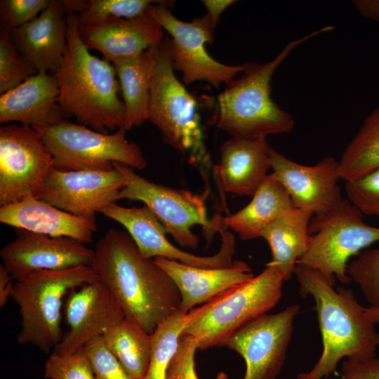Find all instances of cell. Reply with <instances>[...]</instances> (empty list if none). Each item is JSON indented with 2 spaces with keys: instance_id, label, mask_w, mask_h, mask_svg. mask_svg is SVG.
<instances>
[{
  "instance_id": "7a4b0ae2",
  "label": "cell",
  "mask_w": 379,
  "mask_h": 379,
  "mask_svg": "<svg viewBox=\"0 0 379 379\" xmlns=\"http://www.w3.org/2000/svg\"><path fill=\"white\" fill-rule=\"evenodd\" d=\"M294 275L301 296L311 295L314 300L323 345L314 367L298 373L296 379H325L343 359L362 361L376 357L379 333L351 289H335L317 270L302 265H296Z\"/></svg>"
},
{
  "instance_id": "3957f363",
  "label": "cell",
  "mask_w": 379,
  "mask_h": 379,
  "mask_svg": "<svg viewBox=\"0 0 379 379\" xmlns=\"http://www.w3.org/2000/svg\"><path fill=\"white\" fill-rule=\"evenodd\" d=\"M67 46L53 72L59 88V104L67 117L79 124L109 133L122 128L126 109L112 62L92 55L79 32V14L66 15Z\"/></svg>"
},
{
  "instance_id": "484cf974",
  "label": "cell",
  "mask_w": 379,
  "mask_h": 379,
  "mask_svg": "<svg viewBox=\"0 0 379 379\" xmlns=\"http://www.w3.org/2000/svg\"><path fill=\"white\" fill-rule=\"evenodd\" d=\"M314 214L293 208L268 225L262 237L269 244L272 260L267 266L275 268L284 281L294 274L296 263L306 253L310 243L309 225Z\"/></svg>"
},
{
  "instance_id": "f1b7e54d",
  "label": "cell",
  "mask_w": 379,
  "mask_h": 379,
  "mask_svg": "<svg viewBox=\"0 0 379 379\" xmlns=\"http://www.w3.org/2000/svg\"><path fill=\"white\" fill-rule=\"evenodd\" d=\"M339 164L341 180L345 182L379 167V106L364 119Z\"/></svg>"
},
{
  "instance_id": "7c38bea8",
  "label": "cell",
  "mask_w": 379,
  "mask_h": 379,
  "mask_svg": "<svg viewBox=\"0 0 379 379\" xmlns=\"http://www.w3.org/2000/svg\"><path fill=\"white\" fill-rule=\"evenodd\" d=\"M53 158L39 133L13 123L0 128V205L39 197L53 168Z\"/></svg>"
},
{
  "instance_id": "ba28073f",
  "label": "cell",
  "mask_w": 379,
  "mask_h": 379,
  "mask_svg": "<svg viewBox=\"0 0 379 379\" xmlns=\"http://www.w3.org/2000/svg\"><path fill=\"white\" fill-rule=\"evenodd\" d=\"M363 216L347 199L326 213L313 215L308 248L296 265L317 270L333 286L336 281L350 282V259L379 241V227L365 223Z\"/></svg>"
},
{
  "instance_id": "cb8c5ba5",
  "label": "cell",
  "mask_w": 379,
  "mask_h": 379,
  "mask_svg": "<svg viewBox=\"0 0 379 379\" xmlns=\"http://www.w3.org/2000/svg\"><path fill=\"white\" fill-rule=\"evenodd\" d=\"M173 280L181 295L180 311L187 314L226 290L252 279L251 267L244 261L221 268H199L164 258H154Z\"/></svg>"
},
{
  "instance_id": "44dd1931",
  "label": "cell",
  "mask_w": 379,
  "mask_h": 379,
  "mask_svg": "<svg viewBox=\"0 0 379 379\" xmlns=\"http://www.w3.org/2000/svg\"><path fill=\"white\" fill-rule=\"evenodd\" d=\"M216 232L222 238L219 251L211 256H198L173 245L166 237L165 228L151 211L138 215L129 225V234L143 258L161 257L199 268L230 267L235 262L234 237L220 220L217 222Z\"/></svg>"
},
{
  "instance_id": "52a82bcc",
  "label": "cell",
  "mask_w": 379,
  "mask_h": 379,
  "mask_svg": "<svg viewBox=\"0 0 379 379\" xmlns=\"http://www.w3.org/2000/svg\"><path fill=\"white\" fill-rule=\"evenodd\" d=\"M170 36L152 46L154 67L148 121L161 133L164 142L194 163L207 162L198 105L176 77L170 51Z\"/></svg>"
},
{
  "instance_id": "f35d334b",
  "label": "cell",
  "mask_w": 379,
  "mask_h": 379,
  "mask_svg": "<svg viewBox=\"0 0 379 379\" xmlns=\"http://www.w3.org/2000/svg\"><path fill=\"white\" fill-rule=\"evenodd\" d=\"M338 379H379V357L362 361L344 360Z\"/></svg>"
},
{
  "instance_id": "ffe728a7",
  "label": "cell",
  "mask_w": 379,
  "mask_h": 379,
  "mask_svg": "<svg viewBox=\"0 0 379 379\" xmlns=\"http://www.w3.org/2000/svg\"><path fill=\"white\" fill-rule=\"evenodd\" d=\"M67 25L62 1L51 0L36 18L11 33L22 55L39 72H54L67 46Z\"/></svg>"
},
{
  "instance_id": "4316f807",
  "label": "cell",
  "mask_w": 379,
  "mask_h": 379,
  "mask_svg": "<svg viewBox=\"0 0 379 379\" xmlns=\"http://www.w3.org/2000/svg\"><path fill=\"white\" fill-rule=\"evenodd\" d=\"M154 61L151 47L138 56L112 62L126 109L125 121L121 128L126 131L148 120Z\"/></svg>"
},
{
  "instance_id": "2e32d148",
  "label": "cell",
  "mask_w": 379,
  "mask_h": 379,
  "mask_svg": "<svg viewBox=\"0 0 379 379\" xmlns=\"http://www.w3.org/2000/svg\"><path fill=\"white\" fill-rule=\"evenodd\" d=\"M271 168L284 187L295 208L314 215L326 213L343 200L338 184L341 180L339 161L323 158L317 164L296 163L274 149L270 150Z\"/></svg>"
},
{
  "instance_id": "5bb4252c",
  "label": "cell",
  "mask_w": 379,
  "mask_h": 379,
  "mask_svg": "<svg viewBox=\"0 0 379 379\" xmlns=\"http://www.w3.org/2000/svg\"><path fill=\"white\" fill-rule=\"evenodd\" d=\"M126 186L123 174L110 171L55 169L48 175L39 199L79 217L95 221V213L119 200Z\"/></svg>"
},
{
  "instance_id": "9c48e42d",
  "label": "cell",
  "mask_w": 379,
  "mask_h": 379,
  "mask_svg": "<svg viewBox=\"0 0 379 379\" xmlns=\"http://www.w3.org/2000/svg\"><path fill=\"white\" fill-rule=\"evenodd\" d=\"M53 158V168L61 171H110L114 162L142 170L147 161L139 146L119 128L104 133L67 119L48 127H33Z\"/></svg>"
},
{
  "instance_id": "6da1fadb",
  "label": "cell",
  "mask_w": 379,
  "mask_h": 379,
  "mask_svg": "<svg viewBox=\"0 0 379 379\" xmlns=\"http://www.w3.org/2000/svg\"><path fill=\"white\" fill-rule=\"evenodd\" d=\"M91 267L125 317L149 334L180 310L176 284L154 259L141 256L128 232L109 228L95 244Z\"/></svg>"
},
{
  "instance_id": "8fae6325",
  "label": "cell",
  "mask_w": 379,
  "mask_h": 379,
  "mask_svg": "<svg viewBox=\"0 0 379 379\" xmlns=\"http://www.w3.org/2000/svg\"><path fill=\"white\" fill-rule=\"evenodd\" d=\"M126 180V186L120 191L119 199L142 201L156 215L175 241L183 247L195 248L199 239L193 233L194 225L206 227V232L215 231L213 220L207 216L206 201L209 190L193 193L158 185L137 174L132 168L114 162Z\"/></svg>"
},
{
  "instance_id": "d6986e66",
  "label": "cell",
  "mask_w": 379,
  "mask_h": 379,
  "mask_svg": "<svg viewBox=\"0 0 379 379\" xmlns=\"http://www.w3.org/2000/svg\"><path fill=\"white\" fill-rule=\"evenodd\" d=\"M66 118L59 104L57 79L47 72H37L0 96L1 124L48 127Z\"/></svg>"
},
{
  "instance_id": "4fadbf2b",
  "label": "cell",
  "mask_w": 379,
  "mask_h": 379,
  "mask_svg": "<svg viewBox=\"0 0 379 379\" xmlns=\"http://www.w3.org/2000/svg\"><path fill=\"white\" fill-rule=\"evenodd\" d=\"M299 310V305L293 304L277 313H266L240 328L220 345L243 357L246 367L244 379L277 378Z\"/></svg>"
},
{
  "instance_id": "b9f144b4",
  "label": "cell",
  "mask_w": 379,
  "mask_h": 379,
  "mask_svg": "<svg viewBox=\"0 0 379 379\" xmlns=\"http://www.w3.org/2000/svg\"><path fill=\"white\" fill-rule=\"evenodd\" d=\"M13 279L6 269V267L0 265V307H4L8 302L14 288V284L12 282Z\"/></svg>"
},
{
  "instance_id": "60d3db41",
  "label": "cell",
  "mask_w": 379,
  "mask_h": 379,
  "mask_svg": "<svg viewBox=\"0 0 379 379\" xmlns=\"http://www.w3.org/2000/svg\"><path fill=\"white\" fill-rule=\"evenodd\" d=\"M352 4L361 16L379 22V0H354Z\"/></svg>"
},
{
  "instance_id": "ee69618b",
  "label": "cell",
  "mask_w": 379,
  "mask_h": 379,
  "mask_svg": "<svg viewBox=\"0 0 379 379\" xmlns=\"http://www.w3.org/2000/svg\"><path fill=\"white\" fill-rule=\"evenodd\" d=\"M366 317L374 324L379 323V305L370 306L364 309Z\"/></svg>"
},
{
  "instance_id": "7402d4cb",
  "label": "cell",
  "mask_w": 379,
  "mask_h": 379,
  "mask_svg": "<svg viewBox=\"0 0 379 379\" xmlns=\"http://www.w3.org/2000/svg\"><path fill=\"white\" fill-rule=\"evenodd\" d=\"M0 222L15 229L53 237L90 243L97 230L95 221L60 209L37 197L1 206Z\"/></svg>"
},
{
  "instance_id": "d6a6232c",
  "label": "cell",
  "mask_w": 379,
  "mask_h": 379,
  "mask_svg": "<svg viewBox=\"0 0 379 379\" xmlns=\"http://www.w3.org/2000/svg\"><path fill=\"white\" fill-rule=\"evenodd\" d=\"M347 275L371 306L379 305V247L359 253L349 262Z\"/></svg>"
},
{
  "instance_id": "603a6c76",
  "label": "cell",
  "mask_w": 379,
  "mask_h": 379,
  "mask_svg": "<svg viewBox=\"0 0 379 379\" xmlns=\"http://www.w3.org/2000/svg\"><path fill=\"white\" fill-rule=\"evenodd\" d=\"M270 150L267 138H231L225 141L215 168L222 190L239 196H253L269 175Z\"/></svg>"
},
{
  "instance_id": "8992f818",
  "label": "cell",
  "mask_w": 379,
  "mask_h": 379,
  "mask_svg": "<svg viewBox=\"0 0 379 379\" xmlns=\"http://www.w3.org/2000/svg\"><path fill=\"white\" fill-rule=\"evenodd\" d=\"M98 280L91 266L40 270L17 280L11 295L20 316L17 342L50 354L63 336V298L68 292Z\"/></svg>"
},
{
  "instance_id": "d590c367",
  "label": "cell",
  "mask_w": 379,
  "mask_h": 379,
  "mask_svg": "<svg viewBox=\"0 0 379 379\" xmlns=\"http://www.w3.org/2000/svg\"><path fill=\"white\" fill-rule=\"evenodd\" d=\"M83 350L90 361L95 379H133L107 347L102 336L89 341Z\"/></svg>"
},
{
  "instance_id": "30bf717a",
  "label": "cell",
  "mask_w": 379,
  "mask_h": 379,
  "mask_svg": "<svg viewBox=\"0 0 379 379\" xmlns=\"http://www.w3.org/2000/svg\"><path fill=\"white\" fill-rule=\"evenodd\" d=\"M172 1L152 4L147 12L170 35L169 51L174 69L182 74L185 85L206 81L215 88L227 84L245 69V63L227 65L213 58L206 44L212 43L213 29L206 14L191 22L177 18L170 11Z\"/></svg>"
},
{
  "instance_id": "ac0fdd59",
  "label": "cell",
  "mask_w": 379,
  "mask_h": 379,
  "mask_svg": "<svg viewBox=\"0 0 379 379\" xmlns=\"http://www.w3.org/2000/svg\"><path fill=\"white\" fill-rule=\"evenodd\" d=\"M79 32L89 50L100 51L110 62L138 56L166 37L164 29L147 11L132 18L79 25Z\"/></svg>"
},
{
  "instance_id": "7bdbcfd3",
  "label": "cell",
  "mask_w": 379,
  "mask_h": 379,
  "mask_svg": "<svg viewBox=\"0 0 379 379\" xmlns=\"http://www.w3.org/2000/svg\"><path fill=\"white\" fill-rule=\"evenodd\" d=\"M66 15L84 13L88 8L89 1L86 0H65L62 1Z\"/></svg>"
},
{
  "instance_id": "9a60e30c",
  "label": "cell",
  "mask_w": 379,
  "mask_h": 379,
  "mask_svg": "<svg viewBox=\"0 0 379 379\" xmlns=\"http://www.w3.org/2000/svg\"><path fill=\"white\" fill-rule=\"evenodd\" d=\"M16 237L0 251L2 265L15 281L40 270L91 266L94 250L74 239L15 229Z\"/></svg>"
},
{
  "instance_id": "e575fe53",
  "label": "cell",
  "mask_w": 379,
  "mask_h": 379,
  "mask_svg": "<svg viewBox=\"0 0 379 379\" xmlns=\"http://www.w3.org/2000/svg\"><path fill=\"white\" fill-rule=\"evenodd\" d=\"M44 375L46 379H95L83 350L74 353L52 352L45 362Z\"/></svg>"
},
{
  "instance_id": "ab89813d",
  "label": "cell",
  "mask_w": 379,
  "mask_h": 379,
  "mask_svg": "<svg viewBox=\"0 0 379 379\" xmlns=\"http://www.w3.org/2000/svg\"><path fill=\"white\" fill-rule=\"evenodd\" d=\"M207 11V16L213 29L215 30L220 17L223 11L234 4L237 1L233 0H203L201 1Z\"/></svg>"
},
{
  "instance_id": "8d00e7d4",
  "label": "cell",
  "mask_w": 379,
  "mask_h": 379,
  "mask_svg": "<svg viewBox=\"0 0 379 379\" xmlns=\"http://www.w3.org/2000/svg\"><path fill=\"white\" fill-rule=\"evenodd\" d=\"M51 0L0 1V30L11 33L36 18Z\"/></svg>"
},
{
  "instance_id": "d4e9b609",
  "label": "cell",
  "mask_w": 379,
  "mask_h": 379,
  "mask_svg": "<svg viewBox=\"0 0 379 379\" xmlns=\"http://www.w3.org/2000/svg\"><path fill=\"white\" fill-rule=\"evenodd\" d=\"M295 206L288 193L277 178L270 173L241 210L225 217L220 216L222 224L235 232L243 240L261 237L266 227Z\"/></svg>"
},
{
  "instance_id": "f546056e",
  "label": "cell",
  "mask_w": 379,
  "mask_h": 379,
  "mask_svg": "<svg viewBox=\"0 0 379 379\" xmlns=\"http://www.w3.org/2000/svg\"><path fill=\"white\" fill-rule=\"evenodd\" d=\"M186 314L179 310L159 324L151 334V359L145 379H166L168 367L179 345Z\"/></svg>"
},
{
  "instance_id": "5b68a950",
  "label": "cell",
  "mask_w": 379,
  "mask_h": 379,
  "mask_svg": "<svg viewBox=\"0 0 379 379\" xmlns=\"http://www.w3.org/2000/svg\"><path fill=\"white\" fill-rule=\"evenodd\" d=\"M284 279L274 267L216 295L185 316L182 334L196 339L198 350L220 345L240 328L266 314L282 295Z\"/></svg>"
},
{
  "instance_id": "277c9868",
  "label": "cell",
  "mask_w": 379,
  "mask_h": 379,
  "mask_svg": "<svg viewBox=\"0 0 379 379\" xmlns=\"http://www.w3.org/2000/svg\"><path fill=\"white\" fill-rule=\"evenodd\" d=\"M332 29L334 27L328 25L289 41L268 62L245 63L241 76L227 83L218 95V128L232 138L251 140L291 132L292 116L271 97L272 77L295 48Z\"/></svg>"
},
{
  "instance_id": "e0dca14e",
  "label": "cell",
  "mask_w": 379,
  "mask_h": 379,
  "mask_svg": "<svg viewBox=\"0 0 379 379\" xmlns=\"http://www.w3.org/2000/svg\"><path fill=\"white\" fill-rule=\"evenodd\" d=\"M64 307L68 331L53 351L58 353L82 350L125 318L121 307L100 280L72 290Z\"/></svg>"
},
{
  "instance_id": "4dcf8cb0",
  "label": "cell",
  "mask_w": 379,
  "mask_h": 379,
  "mask_svg": "<svg viewBox=\"0 0 379 379\" xmlns=\"http://www.w3.org/2000/svg\"><path fill=\"white\" fill-rule=\"evenodd\" d=\"M38 71L18 51L11 33L0 30V93L15 88Z\"/></svg>"
},
{
  "instance_id": "83f0119b",
  "label": "cell",
  "mask_w": 379,
  "mask_h": 379,
  "mask_svg": "<svg viewBox=\"0 0 379 379\" xmlns=\"http://www.w3.org/2000/svg\"><path fill=\"white\" fill-rule=\"evenodd\" d=\"M109 350L133 379H145L150 363L151 334L124 318L102 335Z\"/></svg>"
},
{
  "instance_id": "74e56055",
  "label": "cell",
  "mask_w": 379,
  "mask_h": 379,
  "mask_svg": "<svg viewBox=\"0 0 379 379\" xmlns=\"http://www.w3.org/2000/svg\"><path fill=\"white\" fill-rule=\"evenodd\" d=\"M197 350L196 339L182 334L178 350L168 367L166 379H198L194 368Z\"/></svg>"
},
{
  "instance_id": "836d02e7",
  "label": "cell",
  "mask_w": 379,
  "mask_h": 379,
  "mask_svg": "<svg viewBox=\"0 0 379 379\" xmlns=\"http://www.w3.org/2000/svg\"><path fill=\"white\" fill-rule=\"evenodd\" d=\"M347 199L363 215L379 218V167L345 182Z\"/></svg>"
},
{
  "instance_id": "1f68e13d",
  "label": "cell",
  "mask_w": 379,
  "mask_h": 379,
  "mask_svg": "<svg viewBox=\"0 0 379 379\" xmlns=\"http://www.w3.org/2000/svg\"><path fill=\"white\" fill-rule=\"evenodd\" d=\"M165 1L151 0H90L87 10L79 15V25H89L109 18H132L147 10L152 4Z\"/></svg>"
}]
</instances>
